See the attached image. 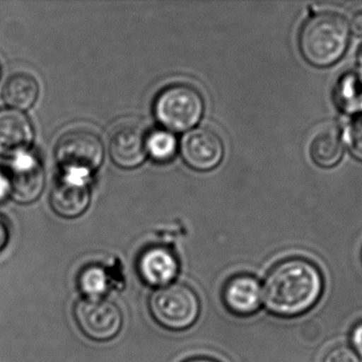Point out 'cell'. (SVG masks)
<instances>
[{
  "label": "cell",
  "mask_w": 362,
  "mask_h": 362,
  "mask_svg": "<svg viewBox=\"0 0 362 362\" xmlns=\"http://www.w3.org/2000/svg\"><path fill=\"white\" fill-rule=\"evenodd\" d=\"M323 279L319 269L306 259L284 260L269 272L262 289L264 306L279 317H296L319 300Z\"/></svg>",
  "instance_id": "obj_1"
},
{
  "label": "cell",
  "mask_w": 362,
  "mask_h": 362,
  "mask_svg": "<svg viewBox=\"0 0 362 362\" xmlns=\"http://www.w3.org/2000/svg\"><path fill=\"white\" fill-rule=\"evenodd\" d=\"M349 41L346 20L332 12H322L306 21L300 33L298 45L309 64L328 67L342 58Z\"/></svg>",
  "instance_id": "obj_2"
},
{
  "label": "cell",
  "mask_w": 362,
  "mask_h": 362,
  "mask_svg": "<svg viewBox=\"0 0 362 362\" xmlns=\"http://www.w3.org/2000/svg\"><path fill=\"white\" fill-rule=\"evenodd\" d=\"M204 113L200 93L187 84H175L163 90L154 103L156 120L171 132L192 130Z\"/></svg>",
  "instance_id": "obj_3"
},
{
  "label": "cell",
  "mask_w": 362,
  "mask_h": 362,
  "mask_svg": "<svg viewBox=\"0 0 362 362\" xmlns=\"http://www.w3.org/2000/svg\"><path fill=\"white\" fill-rule=\"evenodd\" d=\"M152 317L163 327L171 330L189 328L200 315V300L184 284H171L156 290L149 303Z\"/></svg>",
  "instance_id": "obj_4"
},
{
  "label": "cell",
  "mask_w": 362,
  "mask_h": 362,
  "mask_svg": "<svg viewBox=\"0 0 362 362\" xmlns=\"http://www.w3.org/2000/svg\"><path fill=\"white\" fill-rule=\"evenodd\" d=\"M54 156L63 173L90 177L103 164L105 148L95 133L69 131L57 141Z\"/></svg>",
  "instance_id": "obj_5"
},
{
  "label": "cell",
  "mask_w": 362,
  "mask_h": 362,
  "mask_svg": "<svg viewBox=\"0 0 362 362\" xmlns=\"http://www.w3.org/2000/svg\"><path fill=\"white\" fill-rule=\"evenodd\" d=\"M74 317L81 332L95 341H109L122 329V313L111 300L81 298L74 309Z\"/></svg>",
  "instance_id": "obj_6"
},
{
  "label": "cell",
  "mask_w": 362,
  "mask_h": 362,
  "mask_svg": "<svg viewBox=\"0 0 362 362\" xmlns=\"http://www.w3.org/2000/svg\"><path fill=\"white\" fill-rule=\"evenodd\" d=\"M181 153L190 168L197 171L213 170L223 160L221 139L209 129H194L182 139Z\"/></svg>",
  "instance_id": "obj_7"
},
{
  "label": "cell",
  "mask_w": 362,
  "mask_h": 362,
  "mask_svg": "<svg viewBox=\"0 0 362 362\" xmlns=\"http://www.w3.org/2000/svg\"><path fill=\"white\" fill-rule=\"evenodd\" d=\"M9 177L10 196L21 204H30L41 196L45 187V170L39 158L26 153L14 158Z\"/></svg>",
  "instance_id": "obj_8"
},
{
  "label": "cell",
  "mask_w": 362,
  "mask_h": 362,
  "mask_svg": "<svg viewBox=\"0 0 362 362\" xmlns=\"http://www.w3.org/2000/svg\"><path fill=\"white\" fill-rule=\"evenodd\" d=\"M88 177L63 173L50 192V204L57 215L67 219L81 216L90 206Z\"/></svg>",
  "instance_id": "obj_9"
},
{
  "label": "cell",
  "mask_w": 362,
  "mask_h": 362,
  "mask_svg": "<svg viewBox=\"0 0 362 362\" xmlns=\"http://www.w3.org/2000/svg\"><path fill=\"white\" fill-rule=\"evenodd\" d=\"M147 139L145 131L136 124H124L115 129L109 143L112 160L120 168L141 166L148 156Z\"/></svg>",
  "instance_id": "obj_10"
},
{
  "label": "cell",
  "mask_w": 362,
  "mask_h": 362,
  "mask_svg": "<svg viewBox=\"0 0 362 362\" xmlns=\"http://www.w3.org/2000/svg\"><path fill=\"white\" fill-rule=\"evenodd\" d=\"M35 139L33 124L26 114L0 109V156L16 158L26 153Z\"/></svg>",
  "instance_id": "obj_11"
},
{
  "label": "cell",
  "mask_w": 362,
  "mask_h": 362,
  "mask_svg": "<svg viewBox=\"0 0 362 362\" xmlns=\"http://www.w3.org/2000/svg\"><path fill=\"white\" fill-rule=\"evenodd\" d=\"M137 270L148 285L164 287L177 276L179 264L170 250L164 247H152L141 254Z\"/></svg>",
  "instance_id": "obj_12"
},
{
  "label": "cell",
  "mask_w": 362,
  "mask_h": 362,
  "mask_svg": "<svg viewBox=\"0 0 362 362\" xmlns=\"http://www.w3.org/2000/svg\"><path fill=\"white\" fill-rule=\"evenodd\" d=\"M262 290L259 283L250 275H237L226 283L223 300L230 313L250 315L260 306Z\"/></svg>",
  "instance_id": "obj_13"
},
{
  "label": "cell",
  "mask_w": 362,
  "mask_h": 362,
  "mask_svg": "<svg viewBox=\"0 0 362 362\" xmlns=\"http://www.w3.org/2000/svg\"><path fill=\"white\" fill-rule=\"evenodd\" d=\"M40 86L29 74H16L6 82L4 99L8 105L18 111L29 110L39 98Z\"/></svg>",
  "instance_id": "obj_14"
},
{
  "label": "cell",
  "mask_w": 362,
  "mask_h": 362,
  "mask_svg": "<svg viewBox=\"0 0 362 362\" xmlns=\"http://www.w3.org/2000/svg\"><path fill=\"white\" fill-rule=\"evenodd\" d=\"M344 152L342 137L337 129L322 131L311 141L310 156L322 168H332L339 164Z\"/></svg>",
  "instance_id": "obj_15"
},
{
  "label": "cell",
  "mask_w": 362,
  "mask_h": 362,
  "mask_svg": "<svg viewBox=\"0 0 362 362\" xmlns=\"http://www.w3.org/2000/svg\"><path fill=\"white\" fill-rule=\"evenodd\" d=\"M337 107L346 114L362 112V81L355 74L341 78L334 90Z\"/></svg>",
  "instance_id": "obj_16"
},
{
  "label": "cell",
  "mask_w": 362,
  "mask_h": 362,
  "mask_svg": "<svg viewBox=\"0 0 362 362\" xmlns=\"http://www.w3.org/2000/svg\"><path fill=\"white\" fill-rule=\"evenodd\" d=\"M110 279L107 271L99 266H88L80 273L78 285L86 298H101L107 291Z\"/></svg>",
  "instance_id": "obj_17"
},
{
  "label": "cell",
  "mask_w": 362,
  "mask_h": 362,
  "mask_svg": "<svg viewBox=\"0 0 362 362\" xmlns=\"http://www.w3.org/2000/svg\"><path fill=\"white\" fill-rule=\"evenodd\" d=\"M177 147V139L171 133L156 131L148 136V154L156 162L166 163L173 160Z\"/></svg>",
  "instance_id": "obj_18"
},
{
  "label": "cell",
  "mask_w": 362,
  "mask_h": 362,
  "mask_svg": "<svg viewBox=\"0 0 362 362\" xmlns=\"http://www.w3.org/2000/svg\"><path fill=\"white\" fill-rule=\"evenodd\" d=\"M322 362H362V355L351 345L339 344L325 354Z\"/></svg>",
  "instance_id": "obj_19"
},
{
  "label": "cell",
  "mask_w": 362,
  "mask_h": 362,
  "mask_svg": "<svg viewBox=\"0 0 362 362\" xmlns=\"http://www.w3.org/2000/svg\"><path fill=\"white\" fill-rule=\"evenodd\" d=\"M347 146L351 156L362 162V118L354 122L349 128Z\"/></svg>",
  "instance_id": "obj_20"
},
{
  "label": "cell",
  "mask_w": 362,
  "mask_h": 362,
  "mask_svg": "<svg viewBox=\"0 0 362 362\" xmlns=\"http://www.w3.org/2000/svg\"><path fill=\"white\" fill-rule=\"evenodd\" d=\"M349 30L357 35V37H362V10L355 12L351 18L349 22Z\"/></svg>",
  "instance_id": "obj_21"
},
{
  "label": "cell",
  "mask_w": 362,
  "mask_h": 362,
  "mask_svg": "<svg viewBox=\"0 0 362 362\" xmlns=\"http://www.w3.org/2000/svg\"><path fill=\"white\" fill-rule=\"evenodd\" d=\"M351 346L362 355V323L354 327L351 334Z\"/></svg>",
  "instance_id": "obj_22"
},
{
  "label": "cell",
  "mask_w": 362,
  "mask_h": 362,
  "mask_svg": "<svg viewBox=\"0 0 362 362\" xmlns=\"http://www.w3.org/2000/svg\"><path fill=\"white\" fill-rule=\"evenodd\" d=\"M10 194H11V187H10L9 177L0 170V202L6 200Z\"/></svg>",
  "instance_id": "obj_23"
},
{
  "label": "cell",
  "mask_w": 362,
  "mask_h": 362,
  "mask_svg": "<svg viewBox=\"0 0 362 362\" xmlns=\"http://www.w3.org/2000/svg\"><path fill=\"white\" fill-rule=\"evenodd\" d=\"M8 238H9V228L5 220L0 217V250L4 249L7 245Z\"/></svg>",
  "instance_id": "obj_24"
},
{
  "label": "cell",
  "mask_w": 362,
  "mask_h": 362,
  "mask_svg": "<svg viewBox=\"0 0 362 362\" xmlns=\"http://www.w3.org/2000/svg\"><path fill=\"white\" fill-rule=\"evenodd\" d=\"M186 362H217L213 359H209V358H194V359L188 360Z\"/></svg>",
  "instance_id": "obj_25"
},
{
  "label": "cell",
  "mask_w": 362,
  "mask_h": 362,
  "mask_svg": "<svg viewBox=\"0 0 362 362\" xmlns=\"http://www.w3.org/2000/svg\"><path fill=\"white\" fill-rule=\"evenodd\" d=\"M357 59L358 62H359L360 64L362 65V44L361 45H360V47L358 48Z\"/></svg>",
  "instance_id": "obj_26"
},
{
  "label": "cell",
  "mask_w": 362,
  "mask_h": 362,
  "mask_svg": "<svg viewBox=\"0 0 362 362\" xmlns=\"http://www.w3.org/2000/svg\"><path fill=\"white\" fill-rule=\"evenodd\" d=\"M0 79H1V67H0Z\"/></svg>",
  "instance_id": "obj_27"
}]
</instances>
